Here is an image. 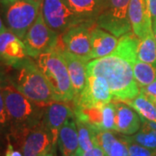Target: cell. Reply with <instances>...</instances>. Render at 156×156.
<instances>
[{
  "mask_svg": "<svg viewBox=\"0 0 156 156\" xmlns=\"http://www.w3.org/2000/svg\"><path fill=\"white\" fill-rule=\"evenodd\" d=\"M153 20L156 19V0H145Z\"/></svg>",
  "mask_w": 156,
  "mask_h": 156,
  "instance_id": "31",
  "label": "cell"
},
{
  "mask_svg": "<svg viewBox=\"0 0 156 156\" xmlns=\"http://www.w3.org/2000/svg\"><path fill=\"white\" fill-rule=\"evenodd\" d=\"M116 108L115 130L124 135H133L141 127V120L138 113L122 101H115Z\"/></svg>",
  "mask_w": 156,
  "mask_h": 156,
  "instance_id": "15",
  "label": "cell"
},
{
  "mask_svg": "<svg viewBox=\"0 0 156 156\" xmlns=\"http://www.w3.org/2000/svg\"><path fill=\"white\" fill-rule=\"evenodd\" d=\"M39 156H54V154L51 153V152H49V153H46V154H41Z\"/></svg>",
  "mask_w": 156,
  "mask_h": 156,
  "instance_id": "35",
  "label": "cell"
},
{
  "mask_svg": "<svg viewBox=\"0 0 156 156\" xmlns=\"http://www.w3.org/2000/svg\"><path fill=\"white\" fill-rule=\"evenodd\" d=\"M90 25L91 23H82L59 34L56 49H65L87 62L90 61L92 59Z\"/></svg>",
  "mask_w": 156,
  "mask_h": 156,
  "instance_id": "10",
  "label": "cell"
},
{
  "mask_svg": "<svg viewBox=\"0 0 156 156\" xmlns=\"http://www.w3.org/2000/svg\"><path fill=\"white\" fill-rule=\"evenodd\" d=\"M57 146L62 156H73L78 149L79 140L75 117L69 118L61 128L57 138Z\"/></svg>",
  "mask_w": 156,
  "mask_h": 156,
  "instance_id": "17",
  "label": "cell"
},
{
  "mask_svg": "<svg viewBox=\"0 0 156 156\" xmlns=\"http://www.w3.org/2000/svg\"><path fill=\"white\" fill-rule=\"evenodd\" d=\"M75 121L78 132V149L81 151H86L98 145L96 141V131L98 129L91 128L90 126L78 121L76 119H75Z\"/></svg>",
  "mask_w": 156,
  "mask_h": 156,
  "instance_id": "24",
  "label": "cell"
},
{
  "mask_svg": "<svg viewBox=\"0 0 156 156\" xmlns=\"http://www.w3.org/2000/svg\"><path fill=\"white\" fill-rule=\"evenodd\" d=\"M11 1H13V0H0V3L2 5H5V4H8V3H10Z\"/></svg>",
  "mask_w": 156,
  "mask_h": 156,
  "instance_id": "34",
  "label": "cell"
},
{
  "mask_svg": "<svg viewBox=\"0 0 156 156\" xmlns=\"http://www.w3.org/2000/svg\"><path fill=\"white\" fill-rule=\"evenodd\" d=\"M41 11L46 24L58 34L79 24L89 23L78 17L65 0H42Z\"/></svg>",
  "mask_w": 156,
  "mask_h": 156,
  "instance_id": "9",
  "label": "cell"
},
{
  "mask_svg": "<svg viewBox=\"0 0 156 156\" xmlns=\"http://www.w3.org/2000/svg\"><path fill=\"white\" fill-rule=\"evenodd\" d=\"M113 99L106 80L101 76L87 75L83 90L74 97V107H103Z\"/></svg>",
  "mask_w": 156,
  "mask_h": 156,
  "instance_id": "11",
  "label": "cell"
},
{
  "mask_svg": "<svg viewBox=\"0 0 156 156\" xmlns=\"http://www.w3.org/2000/svg\"><path fill=\"white\" fill-rule=\"evenodd\" d=\"M128 106L138 113L140 116L146 120L156 122V107L154 102L149 96L140 91L134 99L124 101Z\"/></svg>",
  "mask_w": 156,
  "mask_h": 156,
  "instance_id": "20",
  "label": "cell"
},
{
  "mask_svg": "<svg viewBox=\"0 0 156 156\" xmlns=\"http://www.w3.org/2000/svg\"><path fill=\"white\" fill-rule=\"evenodd\" d=\"M128 18L133 33L140 40L153 31V19L145 0H130Z\"/></svg>",
  "mask_w": 156,
  "mask_h": 156,
  "instance_id": "12",
  "label": "cell"
},
{
  "mask_svg": "<svg viewBox=\"0 0 156 156\" xmlns=\"http://www.w3.org/2000/svg\"><path fill=\"white\" fill-rule=\"evenodd\" d=\"M150 98H151V97H150ZM151 99H152V100H153V101L154 102V104H155V107H156V99H153V98H151Z\"/></svg>",
  "mask_w": 156,
  "mask_h": 156,
  "instance_id": "36",
  "label": "cell"
},
{
  "mask_svg": "<svg viewBox=\"0 0 156 156\" xmlns=\"http://www.w3.org/2000/svg\"><path fill=\"white\" fill-rule=\"evenodd\" d=\"M0 84H2L1 83V77H0Z\"/></svg>",
  "mask_w": 156,
  "mask_h": 156,
  "instance_id": "38",
  "label": "cell"
},
{
  "mask_svg": "<svg viewBox=\"0 0 156 156\" xmlns=\"http://www.w3.org/2000/svg\"><path fill=\"white\" fill-rule=\"evenodd\" d=\"M153 30H154V35L156 40V19L153 20Z\"/></svg>",
  "mask_w": 156,
  "mask_h": 156,
  "instance_id": "32",
  "label": "cell"
},
{
  "mask_svg": "<svg viewBox=\"0 0 156 156\" xmlns=\"http://www.w3.org/2000/svg\"><path fill=\"white\" fill-rule=\"evenodd\" d=\"M78 17L84 22L93 23L104 9L107 0H65Z\"/></svg>",
  "mask_w": 156,
  "mask_h": 156,
  "instance_id": "19",
  "label": "cell"
},
{
  "mask_svg": "<svg viewBox=\"0 0 156 156\" xmlns=\"http://www.w3.org/2000/svg\"><path fill=\"white\" fill-rule=\"evenodd\" d=\"M1 128V127H0ZM0 145H1V139H0Z\"/></svg>",
  "mask_w": 156,
  "mask_h": 156,
  "instance_id": "39",
  "label": "cell"
},
{
  "mask_svg": "<svg viewBox=\"0 0 156 156\" xmlns=\"http://www.w3.org/2000/svg\"><path fill=\"white\" fill-rule=\"evenodd\" d=\"M37 66L44 75L57 101H73L75 90L66 63L57 50H52L37 57Z\"/></svg>",
  "mask_w": 156,
  "mask_h": 156,
  "instance_id": "4",
  "label": "cell"
},
{
  "mask_svg": "<svg viewBox=\"0 0 156 156\" xmlns=\"http://www.w3.org/2000/svg\"><path fill=\"white\" fill-rule=\"evenodd\" d=\"M137 58L144 62L156 64V40L154 30L147 34L144 38L140 40Z\"/></svg>",
  "mask_w": 156,
  "mask_h": 156,
  "instance_id": "23",
  "label": "cell"
},
{
  "mask_svg": "<svg viewBox=\"0 0 156 156\" xmlns=\"http://www.w3.org/2000/svg\"><path fill=\"white\" fill-rule=\"evenodd\" d=\"M34 1H42V0H34Z\"/></svg>",
  "mask_w": 156,
  "mask_h": 156,
  "instance_id": "37",
  "label": "cell"
},
{
  "mask_svg": "<svg viewBox=\"0 0 156 156\" xmlns=\"http://www.w3.org/2000/svg\"><path fill=\"white\" fill-rule=\"evenodd\" d=\"M13 66L17 71L11 84L35 105L42 108L57 101L37 64L26 57Z\"/></svg>",
  "mask_w": 156,
  "mask_h": 156,
  "instance_id": "2",
  "label": "cell"
},
{
  "mask_svg": "<svg viewBox=\"0 0 156 156\" xmlns=\"http://www.w3.org/2000/svg\"><path fill=\"white\" fill-rule=\"evenodd\" d=\"M8 125H10V117H9L8 112L6 109L4 95H3L2 90L0 88V127L7 128Z\"/></svg>",
  "mask_w": 156,
  "mask_h": 156,
  "instance_id": "27",
  "label": "cell"
},
{
  "mask_svg": "<svg viewBox=\"0 0 156 156\" xmlns=\"http://www.w3.org/2000/svg\"><path fill=\"white\" fill-rule=\"evenodd\" d=\"M135 81L140 88L147 86L156 80V64L136 60L133 66Z\"/></svg>",
  "mask_w": 156,
  "mask_h": 156,
  "instance_id": "22",
  "label": "cell"
},
{
  "mask_svg": "<svg viewBox=\"0 0 156 156\" xmlns=\"http://www.w3.org/2000/svg\"><path fill=\"white\" fill-rule=\"evenodd\" d=\"M5 26L4 25L3 21H2V19H1V17H0V32H2L3 30H5Z\"/></svg>",
  "mask_w": 156,
  "mask_h": 156,
  "instance_id": "33",
  "label": "cell"
},
{
  "mask_svg": "<svg viewBox=\"0 0 156 156\" xmlns=\"http://www.w3.org/2000/svg\"><path fill=\"white\" fill-rule=\"evenodd\" d=\"M140 120L141 127L137 133L129 136L130 139L145 147L156 149V122L142 117H140Z\"/></svg>",
  "mask_w": 156,
  "mask_h": 156,
  "instance_id": "21",
  "label": "cell"
},
{
  "mask_svg": "<svg viewBox=\"0 0 156 156\" xmlns=\"http://www.w3.org/2000/svg\"><path fill=\"white\" fill-rule=\"evenodd\" d=\"M75 117L74 110L64 101H55L46 108L44 122L53 137L55 144L61 128L69 118Z\"/></svg>",
  "mask_w": 156,
  "mask_h": 156,
  "instance_id": "13",
  "label": "cell"
},
{
  "mask_svg": "<svg viewBox=\"0 0 156 156\" xmlns=\"http://www.w3.org/2000/svg\"><path fill=\"white\" fill-rule=\"evenodd\" d=\"M5 156H23V155L22 152L21 151L17 150L14 146L12 145L11 141L9 140L8 142V145L6 147L5 153Z\"/></svg>",
  "mask_w": 156,
  "mask_h": 156,
  "instance_id": "30",
  "label": "cell"
},
{
  "mask_svg": "<svg viewBox=\"0 0 156 156\" xmlns=\"http://www.w3.org/2000/svg\"><path fill=\"white\" fill-rule=\"evenodd\" d=\"M140 39L133 33L120 37L115 50L108 56L94 59L87 64V75L103 77L108 83L113 100L126 101L140 93V87L134 76Z\"/></svg>",
  "mask_w": 156,
  "mask_h": 156,
  "instance_id": "1",
  "label": "cell"
},
{
  "mask_svg": "<svg viewBox=\"0 0 156 156\" xmlns=\"http://www.w3.org/2000/svg\"><path fill=\"white\" fill-rule=\"evenodd\" d=\"M116 108L115 101H110L102 107V130H115Z\"/></svg>",
  "mask_w": 156,
  "mask_h": 156,
  "instance_id": "25",
  "label": "cell"
},
{
  "mask_svg": "<svg viewBox=\"0 0 156 156\" xmlns=\"http://www.w3.org/2000/svg\"><path fill=\"white\" fill-rule=\"evenodd\" d=\"M73 156H106V154L101 147L96 145L89 150L81 151L77 149Z\"/></svg>",
  "mask_w": 156,
  "mask_h": 156,
  "instance_id": "28",
  "label": "cell"
},
{
  "mask_svg": "<svg viewBox=\"0 0 156 156\" xmlns=\"http://www.w3.org/2000/svg\"><path fill=\"white\" fill-rule=\"evenodd\" d=\"M130 0H107L104 9L95 20L98 27L116 37L132 30L128 18Z\"/></svg>",
  "mask_w": 156,
  "mask_h": 156,
  "instance_id": "6",
  "label": "cell"
},
{
  "mask_svg": "<svg viewBox=\"0 0 156 156\" xmlns=\"http://www.w3.org/2000/svg\"><path fill=\"white\" fill-rule=\"evenodd\" d=\"M54 50H57L66 63L68 71L70 76L73 88L75 90V96L78 95L83 90L87 83V64L80 57L75 56L62 48H56Z\"/></svg>",
  "mask_w": 156,
  "mask_h": 156,
  "instance_id": "14",
  "label": "cell"
},
{
  "mask_svg": "<svg viewBox=\"0 0 156 156\" xmlns=\"http://www.w3.org/2000/svg\"><path fill=\"white\" fill-rule=\"evenodd\" d=\"M42 1L34 0H13L3 5L8 30L20 39H23L38 17Z\"/></svg>",
  "mask_w": 156,
  "mask_h": 156,
  "instance_id": "5",
  "label": "cell"
},
{
  "mask_svg": "<svg viewBox=\"0 0 156 156\" xmlns=\"http://www.w3.org/2000/svg\"><path fill=\"white\" fill-rule=\"evenodd\" d=\"M140 91L143 92L145 95L153 99H156V80L147 86L140 88Z\"/></svg>",
  "mask_w": 156,
  "mask_h": 156,
  "instance_id": "29",
  "label": "cell"
},
{
  "mask_svg": "<svg viewBox=\"0 0 156 156\" xmlns=\"http://www.w3.org/2000/svg\"><path fill=\"white\" fill-rule=\"evenodd\" d=\"M96 141L106 156H129L128 144L123 135L118 138L111 131L97 130Z\"/></svg>",
  "mask_w": 156,
  "mask_h": 156,
  "instance_id": "18",
  "label": "cell"
},
{
  "mask_svg": "<svg viewBox=\"0 0 156 156\" xmlns=\"http://www.w3.org/2000/svg\"><path fill=\"white\" fill-rule=\"evenodd\" d=\"M59 34L46 24L42 11H40L37 20L29 29L23 42L26 49L27 56L38 57L42 54L55 50Z\"/></svg>",
  "mask_w": 156,
  "mask_h": 156,
  "instance_id": "7",
  "label": "cell"
},
{
  "mask_svg": "<svg viewBox=\"0 0 156 156\" xmlns=\"http://www.w3.org/2000/svg\"><path fill=\"white\" fill-rule=\"evenodd\" d=\"M127 141L129 156H156V149H150L133 141L128 135H123Z\"/></svg>",
  "mask_w": 156,
  "mask_h": 156,
  "instance_id": "26",
  "label": "cell"
},
{
  "mask_svg": "<svg viewBox=\"0 0 156 156\" xmlns=\"http://www.w3.org/2000/svg\"><path fill=\"white\" fill-rule=\"evenodd\" d=\"M91 37V58L99 59L110 55L118 44V37L98 26L90 29Z\"/></svg>",
  "mask_w": 156,
  "mask_h": 156,
  "instance_id": "16",
  "label": "cell"
},
{
  "mask_svg": "<svg viewBox=\"0 0 156 156\" xmlns=\"http://www.w3.org/2000/svg\"><path fill=\"white\" fill-rule=\"evenodd\" d=\"M0 88L10 117L12 137L42 122L39 113L41 108L31 102L12 84H1Z\"/></svg>",
  "mask_w": 156,
  "mask_h": 156,
  "instance_id": "3",
  "label": "cell"
},
{
  "mask_svg": "<svg viewBox=\"0 0 156 156\" xmlns=\"http://www.w3.org/2000/svg\"><path fill=\"white\" fill-rule=\"evenodd\" d=\"M13 140L23 156H39L51 152L56 146L44 119L38 124L13 136Z\"/></svg>",
  "mask_w": 156,
  "mask_h": 156,
  "instance_id": "8",
  "label": "cell"
}]
</instances>
